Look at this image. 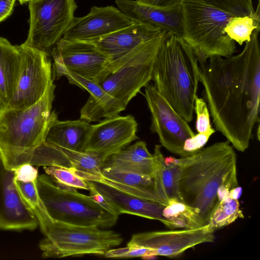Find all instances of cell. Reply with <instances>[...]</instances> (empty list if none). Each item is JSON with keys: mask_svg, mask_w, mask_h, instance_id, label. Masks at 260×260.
<instances>
[{"mask_svg": "<svg viewBox=\"0 0 260 260\" xmlns=\"http://www.w3.org/2000/svg\"><path fill=\"white\" fill-rule=\"evenodd\" d=\"M193 111L197 115L196 128L198 133H204L209 130L212 125L210 120V113L207 103L204 99L195 97Z\"/></svg>", "mask_w": 260, "mask_h": 260, "instance_id": "obj_33", "label": "cell"}, {"mask_svg": "<svg viewBox=\"0 0 260 260\" xmlns=\"http://www.w3.org/2000/svg\"><path fill=\"white\" fill-rule=\"evenodd\" d=\"M137 1H139L140 2H141V3H144V4H149L152 0H137Z\"/></svg>", "mask_w": 260, "mask_h": 260, "instance_id": "obj_40", "label": "cell"}, {"mask_svg": "<svg viewBox=\"0 0 260 260\" xmlns=\"http://www.w3.org/2000/svg\"><path fill=\"white\" fill-rule=\"evenodd\" d=\"M62 76H65L70 83L86 90L90 94L80 110V119L88 123L98 121L103 118L118 115L125 109L126 107L107 93L100 84L66 70L61 72L56 78L59 79Z\"/></svg>", "mask_w": 260, "mask_h": 260, "instance_id": "obj_20", "label": "cell"}, {"mask_svg": "<svg viewBox=\"0 0 260 260\" xmlns=\"http://www.w3.org/2000/svg\"><path fill=\"white\" fill-rule=\"evenodd\" d=\"M163 215L170 222L171 230L195 229L205 225L194 208L176 200L169 201L164 209Z\"/></svg>", "mask_w": 260, "mask_h": 260, "instance_id": "obj_26", "label": "cell"}, {"mask_svg": "<svg viewBox=\"0 0 260 260\" xmlns=\"http://www.w3.org/2000/svg\"><path fill=\"white\" fill-rule=\"evenodd\" d=\"M60 148L67 156L72 168L79 177L92 181H98L102 177L103 160L100 155L93 152Z\"/></svg>", "mask_w": 260, "mask_h": 260, "instance_id": "obj_25", "label": "cell"}, {"mask_svg": "<svg viewBox=\"0 0 260 260\" xmlns=\"http://www.w3.org/2000/svg\"><path fill=\"white\" fill-rule=\"evenodd\" d=\"M137 22L112 6L92 7L81 17H75L62 38L90 41L109 34Z\"/></svg>", "mask_w": 260, "mask_h": 260, "instance_id": "obj_17", "label": "cell"}, {"mask_svg": "<svg viewBox=\"0 0 260 260\" xmlns=\"http://www.w3.org/2000/svg\"><path fill=\"white\" fill-rule=\"evenodd\" d=\"M19 1V2L21 3V4H23L24 3H26V2H29L31 0H18Z\"/></svg>", "mask_w": 260, "mask_h": 260, "instance_id": "obj_41", "label": "cell"}, {"mask_svg": "<svg viewBox=\"0 0 260 260\" xmlns=\"http://www.w3.org/2000/svg\"><path fill=\"white\" fill-rule=\"evenodd\" d=\"M144 96L151 117L150 129L157 135L160 145L169 152L185 157V141L196 134L186 121L157 91L154 85L147 84Z\"/></svg>", "mask_w": 260, "mask_h": 260, "instance_id": "obj_12", "label": "cell"}, {"mask_svg": "<svg viewBox=\"0 0 260 260\" xmlns=\"http://www.w3.org/2000/svg\"><path fill=\"white\" fill-rule=\"evenodd\" d=\"M153 167V155L142 141L125 147L107 157L103 162V168L126 170L151 177Z\"/></svg>", "mask_w": 260, "mask_h": 260, "instance_id": "obj_24", "label": "cell"}, {"mask_svg": "<svg viewBox=\"0 0 260 260\" xmlns=\"http://www.w3.org/2000/svg\"><path fill=\"white\" fill-rule=\"evenodd\" d=\"M138 123L130 115L105 118L91 125L83 151L95 152L103 161L138 139Z\"/></svg>", "mask_w": 260, "mask_h": 260, "instance_id": "obj_14", "label": "cell"}, {"mask_svg": "<svg viewBox=\"0 0 260 260\" xmlns=\"http://www.w3.org/2000/svg\"><path fill=\"white\" fill-rule=\"evenodd\" d=\"M46 174L57 185L87 190L89 188L87 182L79 177L73 168L61 166H44Z\"/></svg>", "mask_w": 260, "mask_h": 260, "instance_id": "obj_30", "label": "cell"}, {"mask_svg": "<svg viewBox=\"0 0 260 260\" xmlns=\"http://www.w3.org/2000/svg\"><path fill=\"white\" fill-rule=\"evenodd\" d=\"M242 189L240 186L232 188L229 192V197L234 199L238 200L242 194Z\"/></svg>", "mask_w": 260, "mask_h": 260, "instance_id": "obj_39", "label": "cell"}, {"mask_svg": "<svg viewBox=\"0 0 260 260\" xmlns=\"http://www.w3.org/2000/svg\"><path fill=\"white\" fill-rule=\"evenodd\" d=\"M164 31L153 25L137 21L109 34L94 39L93 43L111 60H116Z\"/></svg>", "mask_w": 260, "mask_h": 260, "instance_id": "obj_19", "label": "cell"}, {"mask_svg": "<svg viewBox=\"0 0 260 260\" xmlns=\"http://www.w3.org/2000/svg\"><path fill=\"white\" fill-rule=\"evenodd\" d=\"M115 3L123 13L134 20L153 25L170 35L182 38L183 25L181 5L167 8L137 0H115Z\"/></svg>", "mask_w": 260, "mask_h": 260, "instance_id": "obj_18", "label": "cell"}, {"mask_svg": "<svg viewBox=\"0 0 260 260\" xmlns=\"http://www.w3.org/2000/svg\"><path fill=\"white\" fill-rule=\"evenodd\" d=\"M85 181L90 195L117 215L127 213L156 220L170 228V222L163 215L164 205L138 198L104 183Z\"/></svg>", "mask_w": 260, "mask_h": 260, "instance_id": "obj_15", "label": "cell"}, {"mask_svg": "<svg viewBox=\"0 0 260 260\" xmlns=\"http://www.w3.org/2000/svg\"><path fill=\"white\" fill-rule=\"evenodd\" d=\"M183 34L199 62L213 57H228L236 52V42L224 31L233 17L207 0H184L182 4Z\"/></svg>", "mask_w": 260, "mask_h": 260, "instance_id": "obj_6", "label": "cell"}, {"mask_svg": "<svg viewBox=\"0 0 260 260\" xmlns=\"http://www.w3.org/2000/svg\"><path fill=\"white\" fill-rule=\"evenodd\" d=\"M15 181L14 170L6 168L0 155V229L34 230L38 221L20 197Z\"/></svg>", "mask_w": 260, "mask_h": 260, "instance_id": "obj_16", "label": "cell"}, {"mask_svg": "<svg viewBox=\"0 0 260 260\" xmlns=\"http://www.w3.org/2000/svg\"><path fill=\"white\" fill-rule=\"evenodd\" d=\"M45 236L39 243L43 258L103 255L123 241L121 235L114 231L94 226L66 223L52 218L41 200L30 209Z\"/></svg>", "mask_w": 260, "mask_h": 260, "instance_id": "obj_5", "label": "cell"}, {"mask_svg": "<svg viewBox=\"0 0 260 260\" xmlns=\"http://www.w3.org/2000/svg\"><path fill=\"white\" fill-rule=\"evenodd\" d=\"M260 28L259 3L253 14L244 16H233L226 24L224 31L240 45L249 41L253 30Z\"/></svg>", "mask_w": 260, "mask_h": 260, "instance_id": "obj_27", "label": "cell"}, {"mask_svg": "<svg viewBox=\"0 0 260 260\" xmlns=\"http://www.w3.org/2000/svg\"><path fill=\"white\" fill-rule=\"evenodd\" d=\"M259 31L253 30L239 54L198 62L199 82L215 128L242 152L259 123Z\"/></svg>", "mask_w": 260, "mask_h": 260, "instance_id": "obj_1", "label": "cell"}, {"mask_svg": "<svg viewBox=\"0 0 260 260\" xmlns=\"http://www.w3.org/2000/svg\"><path fill=\"white\" fill-rule=\"evenodd\" d=\"M91 124L86 121H59L56 118L47 131L45 142L68 149L83 151Z\"/></svg>", "mask_w": 260, "mask_h": 260, "instance_id": "obj_23", "label": "cell"}, {"mask_svg": "<svg viewBox=\"0 0 260 260\" xmlns=\"http://www.w3.org/2000/svg\"><path fill=\"white\" fill-rule=\"evenodd\" d=\"M244 218L238 200L227 197L218 201L210 216L208 224L215 231Z\"/></svg>", "mask_w": 260, "mask_h": 260, "instance_id": "obj_28", "label": "cell"}, {"mask_svg": "<svg viewBox=\"0 0 260 260\" xmlns=\"http://www.w3.org/2000/svg\"><path fill=\"white\" fill-rule=\"evenodd\" d=\"M153 155L154 167L152 177L156 193L167 205L171 200L182 202L179 192L180 171L176 158H165L160 145L155 146Z\"/></svg>", "mask_w": 260, "mask_h": 260, "instance_id": "obj_21", "label": "cell"}, {"mask_svg": "<svg viewBox=\"0 0 260 260\" xmlns=\"http://www.w3.org/2000/svg\"><path fill=\"white\" fill-rule=\"evenodd\" d=\"M103 256L106 258H129L141 257L150 258L155 256L154 251L149 248L141 246H127L124 248L110 249Z\"/></svg>", "mask_w": 260, "mask_h": 260, "instance_id": "obj_32", "label": "cell"}, {"mask_svg": "<svg viewBox=\"0 0 260 260\" xmlns=\"http://www.w3.org/2000/svg\"><path fill=\"white\" fill-rule=\"evenodd\" d=\"M37 185L47 212L56 220L102 229L111 228L117 221L119 216L92 196L82 194L75 188L59 186L47 174L38 176Z\"/></svg>", "mask_w": 260, "mask_h": 260, "instance_id": "obj_7", "label": "cell"}, {"mask_svg": "<svg viewBox=\"0 0 260 260\" xmlns=\"http://www.w3.org/2000/svg\"><path fill=\"white\" fill-rule=\"evenodd\" d=\"M55 86L52 83L38 102L26 109H0V155L8 170L30 163L45 141L50 125L57 118L52 111Z\"/></svg>", "mask_w": 260, "mask_h": 260, "instance_id": "obj_3", "label": "cell"}, {"mask_svg": "<svg viewBox=\"0 0 260 260\" xmlns=\"http://www.w3.org/2000/svg\"><path fill=\"white\" fill-rule=\"evenodd\" d=\"M37 180L28 182L15 181L20 197L30 209L37 205L41 200L37 188Z\"/></svg>", "mask_w": 260, "mask_h": 260, "instance_id": "obj_34", "label": "cell"}, {"mask_svg": "<svg viewBox=\"0 0 260 260\" xmlns=\"http://www.w3.org/2000/svg\"><path fill=\"white\" fill-rule=\"evenodd\" d=\"M15 180L24 182L36 181L38 177V169L29 164H24L15 170Z\"/></svg>", "mask_w": 260, "mask_h": 260, "instance_id": "obj_36", "label": "cell"}, {"mask_svg": "<svg viewBox=\"0 0 260 260\" xmlns=\"http://www.w3.org/2000/svg\"><path fill=\"white\" fill-rule=\"evenodd\" d=\"M104 177L121 185L142 190H154V183L151 176L137 172L113 168L102 169Z\"/></svg>", "mask_w": 260, "mask_h": 260, "instance_id": "obj_29", "label": "cell"}, {"mask_svg": "<svg viewBox=\"0 0 260 260\" xmlns=\"http://www.w3.org/2000/svg\"><path fill=\"white\" fill-rule=\"evenodd\" d=\"M51 54L56 77L66 70L100 84L115 67L113 61L88 41L62 38L53 46Z\"/></svg>", "mask_w": 260, "mask_h": 260, "instance_id": "obj_10", "label": "cell"}, {"mask_svg": "<svg viewBox=\"0 0 260 260\" xmlns=\"http://www.w3.org/2000/svg\"><path fill=\"white\" fill-rule=\"evenodd\" d=\"M151 80L175 110L191 122L199 82L198 61L181 38L173 35L166 38L154 61Z\"/></svg>", "mask_w": 260, "mask_h": 260, "instance_id": "obj_4", "label": "cell"}, {"mask_svg": "<svg viewBox=\"0 0 260 260\" xmlns=\"http://www.w3.org/2000/svg\"><path fill=\"white\" fill-rule=\"evenodd\" d=\"M16 1L0 0V22L11 15Z\"/></svg>", "mask_w": 260, "mask_h": 260, "instance_id": "obj_37", "label": "cell"}, {"mask_svg": "<svg viewBox=\"0 0 260 260\" xmlns=\"http://www.w3.org/2000/svg\"><path fill=\"white\" fill-rule=\"evenodd\" d=\"M21 68L13 96L5 108L23 109L38 102L53 83L49 53L25 45H20Z\"/></svg>", "mask_w": 260, "mask_h": 260, "instance_id": "obj_11", "label": "cell"}, {"mask_svg": "<svg viewBox=\"0 0 260 260\" xmlns=\"http://www.w3.org/2000/svg\"><path fill=\"white\" fill-rule=\"evenodd\" d=\"M215 132L211 127L204 133H198L192 137L187 139L184 144L183 150L188 155L199 150L205 145L210 137Z\"/></svg>", "mask_w": 260, "mask_h": 260, "instance_id": "obj_35", "label": "cell"}, {"mask_svg": "<svg viewBox=\"0 0 260 260\" xmlns=\"http://www.w3.org/2000/svg\"><path fill=\"white\" fill-rule=\"evenodd\" d=\"M249 1H250V2H252V0H249Z\"/></svg>", "mask_w": 260, "mask_h": 260, "instance_id": "obj_42", "label": "cell"}, {"mask_svg": "<svg viewBox=\"0 0 260 260\" xmlns=\"http://www.w3.org/2000/svg\"><path fill=\"white\" fill-rule=\"evenodd\" d=\"M218 8L234 16H244L255 12L252 2L249 0H207Z\"/></svg>", "mask_w": 260, "mask_h": 260, "instance_id": "obj_31", "label": "cell"}, {"mask_svg": "<svg viewBox=\"0 0 260 260\" xmlns=\"http://www.w3.org/2000/svg\"><path fill=\"white\" fill-rule=\"evenodd\" d=\"M21 62L20 45L0 37V109L6 108L14 93Z\"/></svg>", "mask_w": 260, "mask_h": 260, "instance_id": "obj_22", "label": "cell"}, {"mask_svg": "<svg viewBox=\"0 0 260 260\" xmlns=\"http://www.w3.org/2000/svg\"><path fill=\"white\" fill-rule=\"evenodd\" d=\"M169 35L164 31L155 38L112 60L114 70L100 84L102 87L126 107L141 88L151 80L156 56Z\"/></svg>", "mask_w": 260, "mask_h": 260, "instance_id": "obj_8", "label": "cell"}, {"mask_svg": "<svg viewBox=\"0 0 260 260\" xmlns=\"http://www.w3.org/2000/svg\"><path fill=\"white\" fill-rule=\"evenodd\" d=\"M184 0H152L149 5L170 8L181 5Z\"/></svg>", "mask_w": 260, "mask_h": 260, "instance_id": "obj_38", "label": "cell"}, {"mask_svg": "<svg viewBox=\"0 0 260 260\" xmlns=\"http://www.w3.org/2000/svg\"><path fill=\"white\" fill-rule=\"evenodd\" d=\"M213 231L209 224L195 229L147 232L133 235L127 246L153 250L157 256L174 258L198 245L213 242Z\"/></svg>", "mask_w": 260, "mask_h": 260, "instance_id": "obj_13", "label": "cell"}, {"mask_svg": "<svg viewBox=\"0 0 260 260\" xmlns=\"http://www.w3.org/2000/svg\"><path fill=\"white\" fill-rule=\"evenodd\" d=\"M29 29L24 44L48 52L75 17V0H31Z\"/></svg>", "mask_w": 260, "mask_h": 260, "instance_id": "obj_9", "label": "cell"}, {"mask_svg": "<svg viewBox=\"0 0 260 260\" xmlns=\"http://www.w3.org/2000/svg\"><path fill=\"white\" fill-rule=\"evenodd\" d=\"M180 171L179 192L182 202L194 208L205 225L209 222L222 185L238 186L237 155L228 141L202 148L176 158Z\"/></svg>", "mask_w": 260, "mask_h": 260, "instance_id": "obj_2", "label": "cell"}]
</instances>
